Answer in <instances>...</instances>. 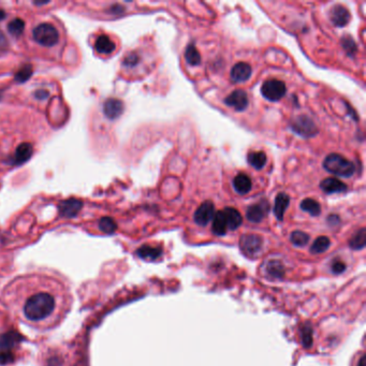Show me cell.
I'll list each match as a JSON object with an SVG mask.
<instances>
[{
  "label": "cell",
  "mask_w": 366,
  "mask_h": 366,
  "mask_svg": "<svg viewBox=\"0 0 366 366\" xmlns=\"http://www.w3.org/2000/svg\"><path fill=\"white\" fill-rule=\"evenodd\" d=\"M233 186H234L235 190H237V192H239L240 194H246L251 190L252 183H251V180L249 179V176L241 173L234 178Z\"/></svg>",
  "instance_id": "obj_18"
},
{
  "label": "cell",
  "mask_w": 366,
  "mask_h": 366,
  "mask_svg": "<svg viewBox=\"0 0 366 366\" xmlns=\"http://www.w3.org/2000/svg\"><path fill=\"white\" fill-rule=\"evenodd\" d=\"M49 91H47V90H44V89H40V90H38V91H36V94H35V96H36V98H38V99H40V100H44V99H47V98L49 97Z\"/></svg>",
  "instance_id": "obj_36"
},
{
  "label": "cell",
  "mask_w": 366,
  "mask_h": 366,
  "mask_svg": "<svg viewBox=\"0 0 366 366\" xmlns=\"http://www.w3.org/2000/svg\"><path fill=\"white\" fill-rule=\"evenodd\" d=\"M290 203V198L288 194H286L285 192H279L276 195L275 199V204H274V214L278 220L282 221L284 219V215L285 212L287 211Z\"/></svg>",
  "instance_id": "obj_15"
},
{
  "label": "cell",
  "mask_w": 366,
  "mask_h": 366,
  "mask_svg": "<svg viewBox=\"0 0 366 366\" xmlns=\"http://www.w3.org/2000/svg\"><path fill=\"white\" fill-rule=\"evenodd\" d=\"M32 153H34V147L30 143H22L15 150L14 163L15 165H23L24 162L30 159Z\"/></svg>",
  "instance_id": "obj_19"
},
{
  "label": "cell",
  "mask_w": 366,
  "mask_h": 366,
  "mask_svg": "<svg viewBox=\"0 0 366 366\" xmlns=\"http://www.w3.org/2000/svg\"><path fill=\"white\" fill-rule=\"evenodd\" d=\"M328 221H329L330 225L334 226V225H338L339 222H341V219H339V217L337 216V215H331V216H329V218H328Z\"/></svg>",
  "instance_id": "obj_37"
},
{
  "label": "cell",
  "mask_w": 366,
  "mask_h": 366,
  "mask_svg": "<svg viewBox=\"0 0 366 366\" xmlns=\"http://www.w3.org/2000/svg\"><path fill=\"white\" fill-rule=\"evenodd\" d=\"M95 49L99 54L110 55L115 51L116 45L112 40H111L110 37H108L107 35H101L97 38Z\"/></svg>",
  "instance_id": "obj_16"
},
{
  "label": "cell",
  "mask_w": 366,
  "mask_h": 366,
  "mask_svg": "<svg viewBox=\"0 0 366 366\" xmlns=\"http://www.w3.org/2000/svg\"><path fill=\"white\" fill-rule=\"evenodd\" d=\"M357 366H366V357H365V355H362L361 358L359 359Z\"/></svg>",
  "instance_id": "obj_38"
},
{
  "label": "cell",
  "mask_w": 366,
  "mask_h": 366,
  "mask_svg": "<svg viewBox=\"0 0 366 366\" xmlns=\"http://www.w3.org/2000/svg\"><path fill=\"white\" fill-rule=\"evenodd\" d=\"M291 130L297 134L303 136V138H312L318 133V129L316 123L313 122L311 119L306 115H301L294 119L291 122Z\"/></svg>",
  "instance_id": "obj_4"
},
{
  "label": "cell",
  "mask_w": 366,
  "mask_h": 366,
  "mask_svg": "<svg viewBox=\"0 0 366 366\" xmlns=\"http://www.w3.org/2000/svg\"><path fill=\"white\" fill-rule=\"evenodd\" d=\"M139 60L140 58L138 55H136L135 53H131L125 57V60H123V64L127 67H134L135 64L139 62Z\"/></svg>",
  "instance_id": "obj_34"
},
{
  "label": "cell",
  "mask_w": 366,
  "mask_h": 366,
  "mask_svg": "<svg viewBox=\"0 0 366 366\" xmlns=\"http://www.w3.org/2000/svg\"><path fill=\"white\" fill-rule=\"evenodd\" d=\"M35 41L43 47H53L58 41H60V34L55 26L50 23H43L38 25L32 31Z\"/></svg>",
  "instance_id": "obj_3"
},
{
  "label": "cell",
  "mask_w": 366,
  "mask_h": 366,
  "mask_svg": "<svg viewBox=\"0 0 366 366\" xmlns=\"http://www.w3.org/2000/svg\"><path fill=\"white\" fill-rule=\"evenodd\" d=\"M331 270L334 274H341L346 270V264L341 260H335L333 261L331 265Z\"/></svg>",
  "instance_id": "obj_35"
},
{
  "label": "cell",
  "mask_w": 366,
  "mask_h": 366,
  "mask_svg": "<svg viewBox=\"0 0 366 366\" xmlns=\"http://www.w3.org/2000/svg\"><path fill=\"white\" fill-rule=\"evenodd\" d=\"M247 160L252 168L256 170H261L264 168L267 158L263 152H251L248 154Z\"/></svg>",
  "instance_id": "obj_23"
},
{
  "label": "cell",
  "mask_w": 366,
  "mask_h": 366,
  "mask_svg": "<svg viewBox=\"0 0 366 366\" xmlns=\"http://www.w3.org/2000/svg\"><path fill=\"white\" fill-rule=\"evenodd\" d=\"M99 227L104 233H114L117 228V225L115 224V221L112 218L104 217L100 220Z\"/></svg>",
  "instance_id": "obj_32"
},
{
  "label": "cell",
  "mask_w": 366,
  "mask_h": 366,
  "mask_svg": "<svg viewBox=\"0 0 366 366\" xmlns=\"http://www.w3.org/2000/svg\"><path fill=\"white\" fill-rule=\"evenodd\" d=\"M290 241L294 246L303 247L309 241V235L303 231H293L290 235Z\"/></svg>",
  "instance_id": "obj_28"
},
{
  "label": "cell",
  "mask_w": 366,
  "mask_h": 366,
  "mask_svg": "<svg viewBox=\"0 0 366 366\" xmlns=\"http://www.w3.org/2000/svg\"><path fill=\"white\" fill-rule=\"evenodd\" d=\"M271 210L270 203L266 200H261L256 204H251L246 211V218L253 224L262 221Z\"/></svg>",
  "instance_id": "obj_7"
},
{
  "label": "cell",
  "mask_w": 366,
  "mask_h": 366,
  "mask_svg": "<svg viewBox=\"0 0 366 366\" xmlns=\"http://www.w3.org/2000/svg\"><path fill=\"white\" fill-rule=\"evenodd\" d=\"M320 188L325 193H341L347 190V185L334 178H328L320 183Z\"/></svg>",
  "instance_id": "obj_14"
},
{
  "label": "cell",
  "mask_w": 366,
  "mask_h": 366,
  "mask_svg": "<svg viewBox=\"0 0 366 366\" xmlns=\"http://www.w3.org/2000/svg\"><path fill=\"white\" fill-rule=\"evenodd\" d=\"M212 230L214 234L219 235V237H221V235H225L227 233L228 227H227V220H226L224 211H219L214 215Z\"/></svg>",
  "instance_id": "obj_20"
},
{
  "label": "cell",
  "mask_w": 366,
  "mask_h": 366,
  "mask_svg": "<svg viewBox=\"0 0 366 366\" xmlns=\"http://www.w3.org/2000/svg\"><path fill=\"white\" fill-rule=\"evenodd\" d=\"M251 73L252 69L250 67V64H248L246 62H238L237 64H234L233 68L231 69L230 76L233 82L243 83L246 82L247 80H249Z\"/></svg>",
  "instance_id": "obj_12"
},
{
  "label": "cell",
  "mask_w": 366,
  "mask_h": 366,
  "mask_svg": "<svg viewBox=\"0 0 366 366\" xmlns=\"http://www.w3.org/2000/svg\"><path fill=\"white\" fill-rule=\"evenodd\" d=\"M31 74H32V66H30V64H26V66H24L17 71L15 74V80L19 83H24L29 80Z\"/></svg>",
  "instance_id": "obj_31"
},
{
  "label": "cell",
  "mask_w": 366,
  "mask_h": 366,
  "mask_svg": "<svg viewBox=\"0 0 366 366\" xmlns=\"http://www.w3.org/2000/svg\"><path fill=\"white\" fill-rule=\"evenodd\" d=\"M82 201L77 199H68L61 201L60 203V212L63 217H74L75 215L81 211Z\"/></svg>",
  "instance_id": "obj_13"
},
{
  "label": "cell",
  "mask_w": 366,
  "mask_h": 366,
  "mask_svg": "<svg viewBox=\"0 0 366 366\" xmlns=\"http://www.w3.org/2000/svg\"><path fill=\"white\" fill-rule=\"evenodd\" d=\"M248 96L244 90L237 89L232 91L226 99L225 103L228 107H231L234 110L239 111V112H243L248 108Z\"/></svg>",
  "instance_id": "obj_9"
},
{
  "label": "cell",
  "mask_w": 366,
  "mask_h": 366,
  "mask_svg": "<svg viewBox=\"0 0 366 366\" xmlns=\"http://www.w3.org/2000/svg\"><path fill=\"white\" fill-rule=\"evenodd\" d=\"M185 60L190 66H198L201 63V55L194 44H189L186 48Z\"/></svg>",
  "instance_id": "obj_25"
},
{
  "label": "cell",
  "mask_w": 366,
  "mask_h": 366,
  "mask_svg": "<svg viewBox=\"0 0 366 366\" xmlns=\"http://www.w3.org/2000/svg\"><path fill=\"white\" fill-rule=\"evenodd\" d=\"M302 343L305 348H309L312 345V328L309 324H305L301 332Z\"/></svg>",
  "instance_id": "obj_30"
},
{
  "label": "cell",
  "mask_w": 366,
  "mask_h": 366,
  "mask_svg": "<svg viewBox=\"0 0 366 366\" xmlns=\"http://www.w3.org/2000/svg\"><path fill=\"white\" fill-rule=\"evenodd\" d=\"M265 271L267 275L272 278H283L285 275V267L283 263L278 260L269 261V263L265 266Z\"/></svg>",
  "instance_id": "obj_21"
},
{
  "label": "cell",
  "mask_w": 366,
  "mask_h": 366,
  "mask_svg": "<svg viewBox=\"0 0 366 366\" xmlns=\"http://www.w3.org/2000/svg\"><path fill=\"white\" fill-rule=\"evenodd\" d=\"M330 19L336 27H344L350 21V13L344 5L336 4L330 10Z\"/></svg>",
  "instance_id": "obj_10"
},
{
  "label": "cell",
  "mask_w": 366,
  "mask_h": 366,
  "mask_svg": "<svg viewBox=\"0 0 366 366\" xmlns=\"http://www.w3.org/2000/svg\"><path fill=\"white\" fill-rule=\"evenodd\" d=\"M25 29V22L21 18H15L8 25V31L13 37H18L23 34Z\"/></svg>",
  "instance_id": "obj_29"
},
{
  "label": "cell",
  "mask_w": 366,
  "mask_h": 366,
  "mask_svg": "<svg viewBox=\"0 0 366 366\" xmlns=\"http://www.w3.org/2000/svg\"><path fill=\"white\" fill-rule=\"evenodd\" d=\"M214 215H215V208H214L213 202L205 201L198 207V210L195 211L193 215V219L195 221V224L201 227H204L210 224V222L213 220Z\"/></svg>",
  "instance_id": "obj_8"
},
{
  "label": "cell",
  "mask_w": 366,
  "mask_h": 366,
  "mask_svg": "<svg viewBox=\"0 0 366 366\" xmlns=\"http://www.w3.org/2000/svg\"><path fill=\"white\" fill-rule=\"evenodd\" d=\"M301 208L304 212L309 213L311 216H318V215L321 213V206L318 203L316 200L313 199H305L302 201L301 203Z\"/></svg>",
  "instance_id": "obj_27"
},
{
  "label": "cell",
  "mask_w": 366,
  "mask_h": 366,
  "mask_svg": "<svg viewBox=\"0 0 366 366\" xmlns=\"http://www.w3.org/2000/svg\"><path fill=\"white\" fill-rule=\"evenodd\" d=\"M123 103L122 100L116 98H110L103 104V112L109 120H116L123 112Z\"/></svg>",
  "instance_id": "obj_11"
},
{
  "label": "cell",
  "mask_w": 366,
  "mask_h": 366,
  "mask_svg": "<svg viewBox=\"0 0 366 366\" xmlns=\"http://www.w3.org/2000/svg\"><path fill=\"white\" fill-rule=\"evenodd\" d=\"M330 246H331V241L328 237H319L312 243L310 247V251L312 253H322L328 250Z\"/></svg>",
  "instance_id": "obj_26"
},
{
  "label": "cell",
  "mask_w": 366,
  "mask_h": 366,
  "mask_svg": "<svg viewBox=\"0 0 366 366\" xmlns=\"http://www.w3.org/2000/svg\"><path fill=\"white\" fill-rule=\"evenodd\" d=\"M138 256L141 257L142 259H146V260H156L158 259L161 254H162V250L161 248L159 247H152L148 245H144L140 247L138 251Z\"/></svg>",
  "instance_id": "obj_22"
},
{
  "label": "cell",
  "mask_w": 366,
  "mask_h": 366,
  "mask_svg": "<svg viewBox=\"0 0 366 366\" xmlns=\"http://www.w3.org/2000/svg\"><path fill=\"white\" fill-rule=\"evenodd\" d=\"M5 17V12L3 10L0 9V21H2V19Z\"/></svg>",
  "instance_id": "obj_39"
},
{
  "label": "cell",
  "mask_w": 366,
  "mask_h": 366,
  "mask_svg": "<svg viewBox=\"0 0 366 366\" xmlns=\"http://www.w3.org/2000/svg\"><path fill=\"white\" fill-rule=\"evenodd\" d=\"M286 84L279 80H267L261 86V94L269 101H278L286 95Z\"/></svg>",
  "instance_id": "obj_5"
},
{
  "label": "cell",
  "mask_w": 366,
  "mask_h": 366,
  "mask_svg": "<svg viewBox=\"0 0 366 366\" xmlns=\"http://www.w3.org/2000/svg\"><path fill=\"white\" fill-rule=\"evenodd\" d=\"M365 244H366V231L364 228H362L359 231H357L354 237L350 239L349 246L352 249L360 250L365 247Z\"/></svg>",
  "instance_id": "obj_24"
},
{
  "label": "cell",
  "mask_w": 366,
  "mask_h": 366,
  "mask_svg": "<svg viewBox=\"0 0 366 366\" xmlns=\"http://www.w3.org/2000/svg\"><path fill=\"white\" fill-rule=\"evenodd\" d=\"M342 44L344 49L347 51L348 54H352L355 53V52L357 51V45H356V42L352 40V38L349 37V36H346L342 39Z\"/></svg>",
  "instance_id": "obj_33"
},
{
  "label": "cell",
  "mask_w": 366,
  "mask_h": 366,
  "mask_svg": "<svg viewBox=\"0 0 366 366\" xmlns=\"http://www.w3.org/2000/svg\"><path fill=\"white\" fill-rule=\"evenodd\" d=\"M224 213L229 230L234 231L237 230L238 228H240L242 222H243V217H242L241 213L238 210H235L233 207H227L224 210Z\"/></svg>",
  "instance_id": "obj_17"
},
{
  "label": "cell",
  "mask_w": 366,
  "mask_h": 366,
  "mask_svg": "<svg viewBox=\"0 0 366 366\" xmlns=\"http://www.w3.org/2000/svg\"><path fill=\"white\" fill-rule=\"evenodd\" d=\"M1 301L19 322L38 331H49L63 321L73 298L68 283L58 274L34 271L6 284Z\"/></svg>",
  "instance_id": "obj_1"
},
{
  "label": "cell",
  "mask_w": 366,
  "mask_h": 366,
  "mask_svg": "<svg viewBox=\"0 0 366 366\" xmlns=\"http://www.w3.org/2000/svg\"><path fill=\"white\" fill-rule=\"evenodd\" d=\"M323 168L331 174L341 178H351L356 173L354 163L339 154H330L323 161Z\"/></svg>",
  "instance_id": "obj_2"
},
{
  "label": "cell",
  "mask_w": 366,
  "mask_h": 366,
  "mask_svg": "<svg viewBox=\"0 0 366 366\" xmlns=\"http://www.w3.org/2000/svg\"><path fill=\"white\" fill-rule=\"evenodd\" d=\"M263 240L257 234H244L240 240L241 249L247 256H256L262 249Z\"/></svg>",
  "instance_id": "obj_6"
}]
</instances>
